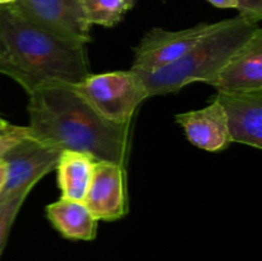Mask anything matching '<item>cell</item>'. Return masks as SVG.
<instances>
[{
    "instance_id": "cell-1",
    "label": "cell",
    "mask_w": 262,
    "mask_h": 261,
    "mask_svg": "<svg viewBox=\"0 0 262 261\" xmlns=\"http://www.w3.org/2000/svg\"><path fill=\"white\" fill-rule=\"evenodd\" d=\"M30 136L60 151H79L127 169L132 125L107 122L72 86L56 84L28 95Z\"/></svg>"
},
{
    "instance_id": "cell-2",
    "label": "cell",
    "mask_w": 262,
    "mask_h": 261,
    "mask_svg": "<svg viewBox=\"0 0 262 261\" xmlns=\"http://www.w3.org/2000/svg\"><path fill=\"white\" fill-rule=\"evenodd\" d=\"M0 73L30 95L56 84L76 86L91 72L86 46L58 37L9 4L0 5Z\"/></svg>"
},
{
    "instance_id": "cell-3",
    "label": "cell",
    "mask_w": 262,
    "mask_h": 261,
    "mask_svg": "<svg viewBox=\"0 0 262 261\" xmlns=\"http://www.w3.org/2000/svg\"><path fill=\"white\" fill-rule=\"evenodd\" d=\"M260 28V22L242 14L219 20L179 60L154 73H140L148 96L173 94L187 84H210L233 54Z\"/></svg>"
},
{
    "instance_id": "cell-4",
    "label": "cell",
    "mask_w": 262,
    "mask_h": 261,
    "mask_svg": "<svg viewBox=\"0 0 262 261\" xmlns=\"http://www.w3.org/2000/svg\"><path fill=\"white\" fill-rule=\"evenodd\" d=\"M72 87L104 119L118 125H132L140 105L150 97L140 74L133 69L90 73Z\"/></svg>"
},
{
    "instance_id": "cell-5",
    "label": "cell",
    "mask_w": 262,
    "mask_h": 261,
    "mask_svg": "<svg viewBox=\"0 0 262 261\" xmlns=\"http://www.w3.org/2000/svg\"><path fill=\"white\" fill-rule=\"evenodd\" d=\"M61 151L40 142L30 135L5 153L7 183L0 199L30 194L33 187L50 171L55 170Z\"/></svg>"
},
{
    "instance_id": "cell-6",
    "label": "cell",
    "mask_w": 262,
    "mask_h": 261,
    "mask_svg": "<svg viewBox=\"0 0 262 261\" xmlns=\"http://www.w3.org/2000/svg\"><path fill=\"white\" fill-rule=\"evenodd\" d=\"M212 25L214 23H199L179 31L152 28L133 50L135 55L130 69L140 73H154L176 63L211 30Z\"/></svg>"
},
{
    "instance_id": "cell-7",
    "label": "cell",
    "mask_w": 262,
    "mask_h": 261,
    "mask_svg": "<svg viewBox=\"0 0 262 261\" xmlns=\"http://www.w3.org/2000/svg\"><path fill=\"white\" fill-rule=\"evenodd\" d=\"M13 7L40 27L58 37L87 46L91 27L81 0H17Z\"/></svg>"
},
{
    "instance_id": "cell-8",
    "label": "cell",
    "mask_w": 262,
    "mask_h": 261,
    "mask_svg": "<svg viewBox=\"0 0 262 261\" xmlns=\"http://www.w3.org/2000/svg\"><path fill=\"white\" fill-rule=\"evenodd\" d=\"M127 169L109 161H96L84 204L97 220L115 222L128 212Z\"/></svg>"
},
{
    "instance_id": "cell-9",
    "label": "cell",
    "mask_w": 262,
    "mask_h": 261,
    "mask_svg": "<svg viewBox=\"0 0 262 261\" xmlns=\"http://www.w3.org/2000/svg\"><path fill=\"white\" fill-rule=\"evenodd\" d=\"M214 99L227 117L232 142L262 148V90L217 92Z\"/></svg>"
},
{
    "instance_id": "cell-10",
    "label": "cell",
    "mask_w": 262,
    "mask_h": 261,
    "mask_svg": "<svg viewBox=\"0 0 262 261\" xmlns=\"http://www.w3.org/2000/svg\"><path fill=\"white\" fill-rule=\"evenodd\" d=\"M217 92L262 90V28L260 27L227 61L210 83Z\"/></svg>"
},
{
    "instance_id": "cell-11",
    "label": "cell",
    "mask_w": 262,
    "mask_h": 261,
    "mask_svg": "<svg viewBox=\"0 0 262 261\" xmlns=\"http://www.w3.org/2000/svg\"><path fill=\"white\" fill-rule=\"evenodd\" d=\"M176 120L189 142L201 150L219 153L232 143L225 113L214 97L202 109L177 114Z\"/></svg>"
},
{
    "instance_id": "cell-12",
    "label": "cell",
    "mask_w": 262,
    "mask_h": 261,
    "mask_svg": "<svg viewBox=\"0 0 262 261\" xmlns=\"http://www.w3.org/2000/svg\"><path fill=\"white\" fill-rule=\"evenodd\" d=\"M46 217L67 240L92 241L96 238L99 220L83 201L60 197L46 206Z\"/></svg>"
},
{
    "instance_id": "cell-13",
    "label": "cell",
    "mask_w": 262,
    "mask_h": 261,
    "mask_svg": "<svg viewBox=\"0 0 262 261\" xmlns=\"http://www.w3.org/2000/svg\"><path fill=\"white\" fill-rule=\"evenodd\" d=\"M96 159L79 151H61L58 165V184L64 199L84 201Z\"/></svg>"
},
{
    "instance_id": "cell-14",
    "label": "cell",
    "mask_w": 262,
    "mask_h": 261,
    "mask_svg": "<svg viewBox=\"0 0 262 261\" xmlns=\"http://www.w3.org/2000/svg\"><path fill=\"white\" fill-rule=\"evenodd\" d=\"M136 0H81L90 25L113 27L124 18Z\"/></svg>"
},
{
    "instance_id": "cell-15",
    "label": "cell",
    "mask_w": 262,
    "mask_h": 261,
    "mask_svg": "<svg viewBox=\"0 0 262 261\" xmlns=\"http://www.w3.org/2000/svg\"><path fill=\"white\" fill-rule=\"evenodd\" d=\"M27 196L28 194H17V196L0 199V257L7 246L13 223Z\"/></svg>"
},
{
    "instance_id": "cell-16",
    "label": "cell",
    "mask_w": 262,
    "mask_h": 261,
    "mask_svg": "<svg viewBox=\"0 0 262 261\" xmlns=\"http://www.w3.org/2000/svg\"><path fill=\"white\" fill-rule=\"evenodd\" d=\"M28 135H30L28 127H22V125H14L8 123L5 127L0 128V160L10 147L27 137Z\"/></svg>"
},
{
    "instance_id": "cell-17",
    "label": "cell",
    "mask_w": 262,
    "mask_h": 261,
    "mask_svg": "<svg viewBox=\"0 0 262 261\" xmlns=\"http://www.w3.org/2000/svg\"><path fill=\"white\" fill-rule=\"evenodd\" d=\"M239 14L260 22L262 18V0H238Z\"/></svg>"
},
{
    "instance_id": "cell-18",
    "label": "cell",
    "mask_w": 262,
    "mask_h": 261,
    "mask_svg": "<svg viewBox=\"0 0 262 261\" xmlns=\"http://www.w3.org/2000/svg\"><path fill=\"white\" fill-rule=\"evenodd\" d=\"M214 7L222 8V9H238V0H207Z\"/></svg>"
},
{
    "instance_id": "cell-19",
    "label": "cell",
    "mask_w": 262,
    "mask_h": 261,
    "mask_svg": "<svg viewBox=\"0 0 262 261\" xmlns=\"http://www.w3.org/2000/svg\"><path fill=\"white\" fill-rule=\"evenodd\" d=\"M5 183H7V164L2 159L0 160V193L4 189Z\"/></svg>"
},
{
    "instance_id": "cell-20",
    "label": "cell",
    "mask_w": 262,
    "mask_h": 261,
    "mask_svg": "<svg viewBox=\"0 0 262 261\" xmlns=\"http://www.w3.org/2000/svg\"><path fill=\"white\" fill-rule=\"evenodd\" d=\"M15 2H17V0H0V5H9Z\"/></svg>"
},
{
    "instance_id": "cell-21",
    "label": "cell",
    "mask_w": 262,
    "mask_h": 261,
    "mask_svg": "<svg viewBox=\"0 0 262 261\" xmlns=\"http://www.w3.org/2000/svg\"><path fill=\"white\" fill-rule=\"evenodd\" d=\"M8 123H9V122H7V120H5L4 118H2V117H0V128L5 127V125H7Z\"/></svg>"
}]
</instances>
